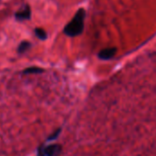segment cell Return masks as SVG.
<instances>
[{
	"label": "cell",
	"mask_w": 156,
	"mask_h": 156,
	"mask_svg": "<svg viewBox=\"0 0 156 156\" xmlns=\"http://www.w3.org/2000/svg\"><path fill=\"white\" fill-rule=\"evenodd\" d=\"M86 12L83 8H80L73 18L64 27V33L69 37H76L82 33L84 28V20H85Z\"/></svg>",
	"instance_id": "1"
},
{
	"label": "cell",
	"mask_w": 156,
	"mask_h": 156,
	"mask_svg": "<svg viewBox=\"0 0 156 156\" xmlns=\"http://www.w3.org/2000/svg\"><path fill=\"white\" fill-rule=\"evenodd\" d=\"M61 153V146L59 144H50L45 146L40 145L37 148V156H58Z\"/></svg>",
	"instance_id": "2"
},
{
	"label": "cell",
	"mask_w": 156,
	"mask_h": 156,
	"mask_svg": "<svg viewBox=\"0 0 156 156\" xmlns=\"http://www.w3.org/2000/svg\"><path fill=\"white\" fill-rule=\"evenodd\" d=\"M116 52H117L116 48H107L101 49L99 52L98 57L102 60H109L115 56Z\"/></svg>",
	"instance_id": "3"
},
{
	"label": "cell",
	"mask_w": 156,
	"mask_h": 156,
	"mask_svg": "<svg viewBox=\"0 0 156 156\" xmlns=\"http://www.w3.org/2000/svg\"><path fill=\"white\" fill-rule=\"evenodd\" d=\"M30 16H31V10H30V6L28 5H27L24 9L17 11L15 14V18L18 21L27 20L30 18Z\"/></svg>",
	"instance_id": "4"
},
{
	"label": "cell",
	"mask_w": 156,
	"mask_h": 156,
	"mask_svg": "<svg viewBox=\"0 0 156 156\" xmlns=\"http://www.w3.org/2000/svg\"><path fill=\"white\" fill-rule=\"evenodd\" d=\"M44 71L43 69L38 67H29L23 70V74H39Z\"/></svg>",
	"instance_id": "5"
},
{
	"label": "cell",
	"mask_w": 156,
	"mask_h": 156,
	"mask_svg": "<svg viewBox=\"0 0 156 156\" xmlns=\"http://www.w3.org/2000/svg\"><path fill=\"white\" fill-rule=\"evenodd\" d=\"M35 34H36V36H37L39 39H41V40H45V39L47 38V37H48L47 32H46L43 28H41V27H37V28H35Z\"/></svg>",
	"instance_id": "6"
},
{
	"label": "cell",
	"mask_w": 156,
	"mask_h": 156,
	"mask_svg": "<svg viewBox=\"0 0 156 156\" xmlns=\"http://www.w3.org/2000/svg\"><path fill=\"white\" fill-rule=\"evenodd\" d=\"M30 46L31 45H30V43L28 41H23V42H21L19 44V46L17 48V52L20 53V54H22V53L26 52L30 48Z\"/></svg>",
	"instance_id": "7"
},
{
	"label": "cell",
	"mask_w": 156,
	"mask_h": 156,
	"mask_svg": "<svg viewBox=\"0 0 156 156\" xmlns=\"http://www.w3.org/2000/svg\"><path fill=\"white\" fill-rule=\"evenodd\" d=\"M60 131H61V130H60V129H58V130H57L55 133H53L52 134H50V136L48 138V140H47V141L48 142V141H53V140L57 139V138H58V134H59V133H60Z\"/></svg>",
	"instance_id": "8"
}]
</instances>
